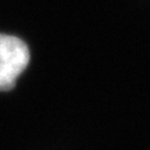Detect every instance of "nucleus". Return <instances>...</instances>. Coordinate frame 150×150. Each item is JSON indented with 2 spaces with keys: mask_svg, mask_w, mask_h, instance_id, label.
I'll return each instance as SVG.
<instances>
[{
  "mask_svg": "<svg viewBox=\"0 0 150 150\" xmlns=\"http://www.w3.org/2000/svg\"><path fill=\"white\" fill-rule=\"evenodd\" d=\"M29 63V50L21 39L0 33V91H10Z\"/></svg>",
  "mask_w": 150,
  "mask_h": 150,
  "instance_id": "f257e3e1",
  "label": "nucleus"
}]
</instances>
